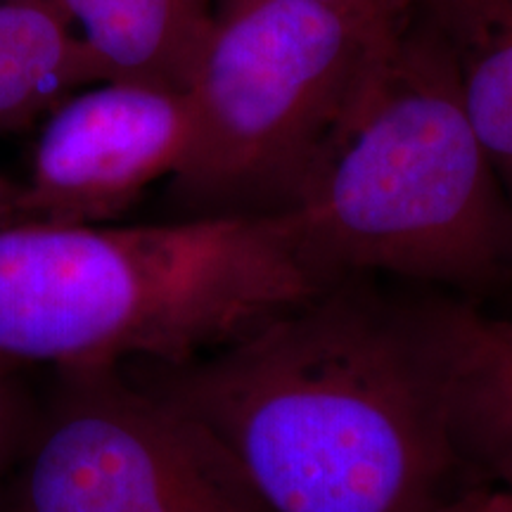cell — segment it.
Here are the masks:
<instances>
[{"label": "cell", "instance_id": "7c38bea8", "mask_svg": "<svg viewBox=\"0 0 512 512\" xmlns=\"http://www.w3.org/2000/svg\"><path fill=\"white\" fill-rule=\"evenodd\" d=\"M344 10L368 31L375 41L394 46L403 29V10L399 0H320Z\"/></svg>", "mask_w": 512, "mask_h": 512}, {"label": "cell", "instance_id": "6da1fadb", "mask_svg": "<svg viewBox=\"0 0 512 512\" xmlns=\"http://www.w3.org/2000/svg\"><path fill=\"white\" fill-rule=\"evenodd\" d=\"M475 304L349 278L131 380L221 441L273 512H430L453 494V394Z\"/></svg>", "mask_w": 512, "mask_h": 512}, {"label": "cell", "instance_id": "7a4b0ae2", "mask_svg": "<svg viewBox=\"0 0 512 512\" xmlns=\"http://www.w3.org/2000/svg\"><path fill=\"white\" fill-rule=\"evenodd\" d=\"M323 290L283 216L0 228V366L188 361Z\"/></svg>", "mask_w": 512, "mask_h": 512}, {"label": "cell", "instance_id": "5b68a950", "mask_svg": "<svg viewBox=\"0 0 512 512\" xmlns=\"http://www.w3.org/2000/svg\"><path fill=\"white\" fill-rule=\"evenodd\" d=\"M43 373L0 512H273L202 422L124 366Z\"/></svg>", "mask_w": 512, "mask_h": 512}, {"label": "cell", "instance_id": "5bb4252c", "mask_svg": "<svg viewBox=\"0 0 512 512\" xmlns=\"http://www.w3.org/2000/svg\"><path fill=\"white\" fill-rule=\"evenodd\" d=\"M15 185H17V181H12V178L0 174V211H3L5 204L10 202L12 192H15Z\"/></svg>", "mask_w": 512, "mask_h": 512}, {"label": "cell", "instance_id": "8fae6325", "mask_svg": "<svg viewBox=\"0 0 512 512\" xmlns=\"http://www.w3.org/2000/svg\"><path fill=\"white\" fill-rule=\"evenodd\" d=\"M31 370L0 366V479L8 475L36 411V384Z\"/></svg>", "mask_w": 512, "mask_h": 512}, {"label": "cell", "instance_id": "30bf717a", "mask_svg": "<svg viewBox=\"0 0 512 512\" xmlns=\"http://www.w3.org/2000/svg\"><path fill=\"white\" fill-rule=\"evenodd\" d=\"M451 427L460 475L512 498V318L472 309Z\"/></svg>", "mask_w": 512, "mask_h": 512}, {"label": "cell", "instance_id": "8992f818", "mask_svg": "<svg viewBox=\"0 0 512 512\" xmlns=\"http://www.w3.org/2000/svg\"><path fill=\"white\" fill-rule=\"evenodd\" d=\"M190 140L188 91L117 79L79 88L46 114L0 228L105 226L176 174Z\"/></svg>", "mask_w": 512, "mask_h": 512}, {"label": "cell", "instance_id": "ba28073f", "mask_svg": "<svg viewBox=\"0 0 512 512\" xmlns=\"http://www.w3.org/2000/svg\"><path fill=\"white\" fill-rule=\"evenodd\" d=\"M446 48L467 117L512 202V0H399Z\"/></svg>", "mask_w": 512, "mask_h": 512}, {"label": "cell", "instance_id": "3957f363", "mask_svg": "<svg viewBox=\"0 0 512 512\" xmlns=\"http://www.w3.org/2000/svg\"><path fill=\"white\" fill-rule=\"evenodd\" d=\"M280 216L328 287L349 278L458 292L512 283V202L446 48L406 15L311 188Z\"/></svg>", "mask_w": 512, "mask_h": 512}, {"label": "cell", "instance_id": "52a82bcc", "mask_svg": "<svg viewBox=\"0 0 512 512\" xmlns=\"http://www.w3.org/2000/svg\"><path fill=\"white\" fill-rule=\"evenodd\" d=\"M86 46L100 81L185 91L214 0H53Z\"/></svg>", "mask_w": 512, "mask_h": 512}, {"label": "cell", "instance_id": "4fadbf2b", "mask_svg": "<svg viewBox=\"0 0 512 512\" xmlns=\"http://www.w3.org/2000/svg\"><path fill=\"white\" fill-rule=\"evenodd\" d=\"M430 512H512V498L486 484H465L432 505Z\"/></svg>", "mask_w": 512, "mask_h": 512}, {"label": "cell", "instance_id": "277c9868", "mask_svg": "<svg viewBox=\"0 0 512 512\" xmlns=\"http://www.w3.org/2000/svg\"><path fill=\"white\" fill-rule=\"evenodd\" d=\"M394 48L320 0H214L166 219L292 211Z\"/></svg>", "mask_w": 512, "mask_h": 512}, {"label": "cell", "instance_id": "9c48e42d", "mask_svg": "<svg viewBox=\"0 0 512 512\" xmlns=\"http://www.w3.org/2000/svg\"><path fill=\"white\" fill-rule=\"evenodd\" d=\"M98 81L86 46L53 0H0V133Z\"/></svg>", "mask_w": 512, "mask_h": 512}]
</instances>
